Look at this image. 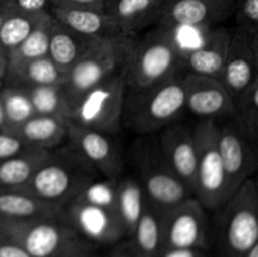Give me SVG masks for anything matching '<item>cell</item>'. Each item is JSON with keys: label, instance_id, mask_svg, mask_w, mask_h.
I'll return each mask as SVG.
<instances>
[{"label": "cell", "instance_id": "4", "mask_svg": "<svg viewBox=\"0 0 258 257\" xmlns=\"http://www.w3.org/2000/svg\"><path fill=\"white\" fill-rule=\"evenodd\" d=\"M98 175L97 170L68 145L49 150L44 163L22 189L43 201L64 207L97 180Z\"/></svg>", "mask_w": 258, "mask_h": 257}, {"label": "cell", "instance_id": "2", "mask_svg": "<svg viewBox=\"0 0 258 257\" xmlns=\"http://www.w3.org/2000/svg\"><path fill=\"white\" fill-rule=\"evenodd\" d=\"M213 213L211 239L219 257H243L258 244V188L252 176Z\"/></svg>", "mask_w": 258, "mask_h": 257}, {"label": "cell", "instance_id": "22", "mask_svg": "<svg viewBox=\"0 0 258 257\" xmlns=\"http://www.w3.org/2000/svg\"><path fill=\"white\" fill-rule=\"evenodd\" d=\"M100 39L101 38L86 37V35L78 34L53 19L49 47H48V57L66 76V73L72 68V66Z\"/></svg>", "mask_w": 258, "mask_h": 257}, {"label": "cell", "instance_id": "21", "mask_svg": "<svg viewBox=\"0 0 258 257\" xmlns=\"http://www.w3.org/2000/svg\"><path fill=\"white\" fill-rule=\"evenodd\" d=\"M49 13L57 22L78 34L92 38H107L123 34L117 23L103 10L70 9L50 7Z\"/></svg>", "mask_w": 258, "mask_h": 257}, {"label": "cell", "instance_id": "13", "mask_svg": "<svg viewBox=\"0 0 258 257\" xmlns=\"http://www.w3.org/2000/svg\"><path fill=\"white\" fill-rule=\"evenodd\" d=\"M218 127V149L233 193L251 178L257 168V143L241 130L233 117L216 121Z\"/></svg>", "mask_w": 258, "mask_h": 257}, {"label": "cell", "instance_id": "33", "mask_svg": "<svg viewBox=\"0 0 258 257\" xmlns=\"http://www.w3.org/2000/svg\"><path fill=\"white\" fill-rule=\"evenodd\" d=\"M77 198L117 213V179H97L91 183Z\"/></svg>", "mask_w": 258, "mask_h": 257}, {"label": "cell", "instance_id": "6", "mask_svg": "<svg viewBox=\"0 0 258 257\" xmlns=\"http://www.w3.org/2000/svg\"><path fill=\"white\" fill-rule=\"evenodd\" d=\"M135 178L146 199L163 211L193 197L190 189L175 175L159 149L156 136L143 135L131 146Z\"/></svg>", "mask_w": 258, "mask_h": 257}, {"label": "cell", "instance_id": "11", "mask_svg": "<svg viewBox=\"0 0 258 257\" xmlns=\"http://www.w3.org/2000/svg\"><path fill=\"white\" fill-rule=\"evenodd\" d=\"M62 218L93 246H116L126 238V232L116 212L73 199L63 207Z\"/></svg>", "mask_w": 258, "mask_h": 257}, {"label": "cell", "instance_id": "42", "mask_svg": "<svg viewBox=\"0 0 258 257\" xmlns=\"http://www.w3.org/2000/svg\"><path fill=\"white\" fill-rule=\"evenodd\" d=\"M9 12L10 10L5 7L4 3H3V0H0V27H2L3 22H4V19L7 18V15L9 14Z\"/></svg>", "mask_w": 258, "mask_h": 257}, {"label": "cell", "instance_id": "38", "mask_svg": "<svg viewBox=\"0 0 258 257\" xmlns=\"http://www.w3.org/2000/svg\"><path fill=\"white\" fill-rule=\"evenodd\" d=\"M156 257H208L206 249L163 248Z\"/></svg>", "mask_w": 258, "mask_h": 257}, {"label": "cell", "instance_id": "10", "mask_svg": "<svg viewBox=\"0 0 258 257\" xmlns=\"http://www.w3.org/2000/svg\"><path fill=\"white\" fill-rule=\"evenodd\" d=\"M211 243L208 211L196 197L164 211L163 248L206 249Z\"/></svg>", "mask_w": 258, "mask_h": 257}, {"label": "cell", "instance_id": "1", "mask_svg": "<svg viewBox=\"0 0 258 257\" xmlns=\"http://www.w3.org/2000/svg\"><path fill=\"white\" fill-rule=\"evenodd\" d=\"M184 52L173 28L156 23L140 39H134L121 73L127 90L158 85L180 75Z\"/></svg>", "mask_w": 258, "mask_h": 257}, {"label": "cell", "instance_id": "17", "mask_svg": "<svg viewBox=\"0 0 258 257\" xmlns=\"http://www.w3.org/2000/svg\"><path fill=\"white\" fill-rule=\"evenodd\" d=\"M156 141L171 170L193 193L197 170V149L193 128L178 121L159 131Z\"/></svg>", "mask_w": 258, "mask_h": 257}, {"label": "cell", "instance_id": "19", "mask_svg": "<svg viewBox=\"0 0 258 257\" xmlns=\"http://www.w3.org/2000/svg\"><path fill=\"white\" fill-rule=\"evenodd\" d=\"M63 207L38 198L25 189L0 190V216L9 221L62 218Z\"/></svg>", "mask_w": 258, "mask_h": 257}, {"label": "cell", "instance_id": "15", "mask_svg": "<svg viewBox=\"0 0 258 257\" xmlns=\"http://www.w3.org/2000/svg\"><path fill=\"white\" fill-rule=\"evenodd\" d=\"M234 0H164L160 24L176 28H212L228 20Z\"/></svg>", "mask_w": 258, "mask_h": 257}, {"label": "cell", "instance_id": "20", "mask_svg": "<svg viewBox=\"0 0 258 257\" xmlns=\"http://www.w3.org/2000/svg\"><path fill=\"white\" fill-rule=\"evenodd\" d=\"M164 0H106L105 12L117 23L121 33L134 35L159 22Z\"/></svg>", "mask_w": 258, "mask_h": 257}, {"label": "cell", "instance_id": "39", "mask_svg": "<svg viewBox=\"0 0 258 257\" xmlns=\"http://www.w3.org/2000/svg\"><path fill=\"white\" fill-rule=\"evenodd\" d=\"M0 257H30L22 246L10 239L0 241Z\"/></svg>", "mask_w": 258, "mask_h": 257}, {"label": "cell", "instance_id": "32", "mask_svg": "<svg viewBox=\"0 0 258 257\" xmlns=\"http://www.w3.org/2000/svg\"><path fill=\"white\" fill-rule=\"evenodd\" d=\"M232 117L241 130L257 143L258 140V80L233 97Z\"/></svg>", "mask_w": 258, "mask_h": 257}, {"label": "cell", "instance_id": "26", "mask_svg": "<svg viewBox=\"0 0 258 257\" xmlns=\"http://www.w3.org/2000/svg\"><path fill=\"white\" fill-rule=\"evenodd\" d=\"M48 150L27 148L0 160V190L24 188L47 159Z\"/></svg>", "mask_w": 258, "mask_h": 257}, {"label": "cell", "instance_id": "34", "mask_svg": "<svg viewBox=\"0 0 258 257\" xmlns=\"http://www.w3.org/2000/svg\"><path fill=\"white\" fill-rule=\"evenodd\" d=\"M237 28L258 37V0H234Z\"/></svg>", "mask_w": 258, "mask_h": 257}, {"label": "cell", "instance_id": "29", "mask_svg": "<svg viewBox=\"0 0 258 257\" xmlns=\"http://www.w3.org/2000/svg\"><path fill=\"white\" fill-rule=\"evenodd\" d=\"M0 103L4 117L3 131L5 133L14 134L25 121L35 115L28 96L18 86L3 85L0 88Z\"/></svg>", "mask_w": 258, "mask_h": 257}, {"label": "cell", "instance_id": "24", "mask_svg": "<svg viewBox=\"0 0 258 257\" xmlns=\"http://www.w3.org/2000/svg\"><path fill=\"white\" fill-rule=\"evenodd\" d=\"M68 121L53 116L34 115L25 121L13 135H17L27 148L53 150L67 140Z\"/></svg>", "mask_w": 258, "mask_h": 257}, {"label": "cell", "instance_id": "31", "mask_svg": "<svg viewBox=\"0 0 258 257\" xmlns=\"http://www.w3.org/2000/svg\"><path fill=\"white\" fill-rule=\"evenodd\" d=\"M47 13L25 14V13L9 12L0 27V50L5 55L9 54L29 35V33L37 27L38 23Z\"/></svg>", "mask_w": 258, "mask_h": 257}, {"label": "cell", "instance_id": "36", "mask_svg": "<svg viewBox=\"0 0 258 257\" xmlns=\"http://www.w3.org/2000/svg\"><path fill=\"white\" fill-rule=\"evenodd\" d=\"M24 149H27V146L17 135L0 131V160L10 158Z\"/></svg>", "mask_w": 258, "mask_h": 257}, {"label": "cell", "instance_id": "47", "mask_svg": "<svg viewBox=\"0 0 258 257\" xmlns=\"http://www.w3.org/2000/svg\"><path fill=\"white\" fill-rule=\"evenodd\" d=\"M3 85H4V83H3V81H0V88L3 87Z\"/></svg>", "mask_w": 258, "mask_h": 257}, {"label": "cell", "instance_id": "44", "mask_svg": "<svg viewBox=\"0 0 258 257\" xmlns=\"http://www.w3.org/2000/svg\"><path fill=\"white\" fill-rule=\"evenodd\" d=\"M5 238V218L0 216V241Z\"/></svg>", "mask_w": 258, "mask_h": 257}, {"label": "cell", "instance_id": "14", "mask_svg": "<svg viewBox=\"0 0 258 257\" xmlns=\"http://www.w3.org/2000/svg\"><path fill=\"white\" fill-rule=\"evenodd\" d=\"M185 112L201 120L221 121L233 115V97L217 78L188 73L181 76Z\"/></svg>", "mask_w": 258, "mask_h": 257}, {"label": "cell", "instance_id": "16", "mask_svg": "<svg viewBox=\"0 0 258 257\" xmlns=\"http://www.w3.org/2000/svg\"><path fill=\"white\" fill-rule=\"evenodd\" d=\"M257 39L258 37L248 34L239 28L231 30L228 50L219 81L232 97L258 80Z\"/></svg>", "mask_w": 258, "mask_h": 257}, {"label": "cell", "instance_id": "40", "mask_svg": "<svg viewBox=\"0 0 258 257\" xmlns=\"http://www.w3.org/2000/svg\"><path fill=\"white\" fill-rule=\"evenodd\" d=\"M110 257H140L130 246L127 242H120L116 244L113 251L111 252Z\"/></svg>", "mask_w": 258, "mask_h": 257}, {"label": "cell", "instance_id": "5", "mask_svg": "<svg viewBox=\"0 0 258 257\" xmlns=\"http://www.w3.org/2000/svg\"><path fill=\"white\" fill-rule=\"evenodd\" d=\"M5 238L22 246L30 257L77 256L93 253L95 249L63 218L5 219Z\"/></svg>", "mask_w": 258, "mask_h": 257}, {"label": "cell", "instance_id": "25", "mask_svg": "<svg viewBox=\"0 0 258 257\" xmlns=\"http://www.w3.org/2000/svg\"><path fill=\"white\" fill-rule=\"evenodd\" d=\"M64 73L48 55L20 63H7L3 83L9 86L63 85Z\"/></svg>", "mask_w": 258, "mask_h": 257}, {"label": "cell", "instance_id": "12", "mask_svg": "<svg viewBox=\"0 0 258 257\" xmlns=\"http://www.w3.org/2000/svg\"><path fill=\"white\" fill-rule=\"evenodd\" d=\"M67 141L83 156L103 179H118L125 168L122 149L115 135L91 130L68 121Z\"/></svg>", "mask_w": 258, "mask_h": 257}, {"label": "cell", "instance_id": "23", "mask_svg": "<svg viewBox=\"0 0 258 257\" xmlns=\"http://www.w3.org/2000/svg\"><path fill=\"white\" fill-rule=\"evenodd\" d=\"M164 211L145 197L143 212L127 237V243L140 257H156L163 249Z\"/></svg>", "mask_w": 258, "mask_h": 257}, {"label": "cell", "instance_id": "27", "mask_svg": "<svg viewBox=\"0 0 258 257\" xmlns=\"http://www.w3.org/2000/svg\"><path fill=\"white\" fill-rule=\"evenodd\" d=\"M145 203V194L135 176L125 175L117 179V214L126 232V238L133 233Z\"/></svg>", "mask_w": 258, "mask_h": 257}, {"label": "cell", "instance_id": "7", "mask_svg": "<svg viewBox=\"0 0 258 257\" xmlns=\"http://www.w3.org/2000/svg\"><path fill=\"white\" fill-rule=\"evenodd\" d=\"M134 39L127 34L101 38L72 66L62 85L71 110L86 91L120 72Z\"/></svg>", "mask_w": 258, "mask_h": 257}, {"label": "cell", "instance_id": "8", "mask_svg": "<svg viewBox=\"0 0 258 257\" xmlns=\"http://www.w3.org/2000/svg\"><path fill=\"white\" fill-rule=\"evenodd\" d=\"M197 170L193 196L208 212H214L229 198L228 178L218 149L216 121L201 120L193 127Z\"/></svg>", "mask_w": 258, "mask_h": 257}, {"label": "cell", "instance_id": "3", "mask_svg": "<svg viewBox=\"0 0 258 257\" xmlns=\"http://www.w3.org/2000/svg\"><path fill=\"white\" fill-rule=\"evenodd\" d=\"M179 75L158 85L126 91L122 125L139 135H155L185 113L183 80Z\"/></svg>", "mask_w": 258, "mask_h": 257}, {"label": "cell", "instance_id": "30", "mask_svg": "<svg viewBox=\"0 0 258 257\" xmlns=\"http://www.w3.org/2000/svg\"><path fill=\"white\" fill-rule=\"evenodd\" d=\"M53 17L48 12L27 38L7 54V63H20L48 55Z\"/></svg>", "mask_w": 258, "mask_h": 257}, {"label": "cell", "instance_id": "43", "mask_svg": "<svg viewBox=\"0 0 258 257\" xmlns=\"http://www.w3.org/2000/svg\"><path fill=\"white\" fill-rule=\"evenodd\" d=\"M243 257H258V244L252 247L247 253L243 254Z\"/></svg>", "mask_w": 258, "mask_h": 257}, {"label": "cell", "instance_id": "9", "mask_svg": "<svg viewBox=\"0 0 258 257\" xmlns=\"http://www.w3.org/2000/svg\"><path fill=\"white\" fill-rule=\"evenodd\" d=\"M126 91L120 71L86 91L72 106L70 121L91 130L116 135L122 127Z\"/></svg>", "mask_w": 258, "mask_h": 257}, {"label": "cell", "instance_id": "37", "mask_svg": "<svg viewBox=\"0 0 258 257\" xmlns=\"http://www.w3.org/2000/svg\"><path fill=\"white\" fill-rule=\"evenodd\" d=\"M50 7L70 8V9L105 10L106 0H49Z\"/></svg>", "mask_w": 258, "mask_h": 257}, {"label": "cell", "instance_id": "45", "mask_svg": "<svg viewBox=\"0 0 258 257\" xmlns=\"http://www.w3.org/2000/svg\"><path fill=\"white\" fill-rule=\"evenodd\" d=\"M3 126H4V117H3L2 103H0V131H3Z\"/></svg>", "mask_w": 258, "mask_h": 257}, {"label": "cell", "instance_id": "28", "mask_svg": "<svg viewBox=\"0 0 258 257\" xmlns=\"http://www.w3.org/2000/svg\"><path fill=\"white\" fill-rule=\"evenodd\" d=\"M29 98L35 115L71 118V106L60 85L18 86Z\"/></svg>", "mask_w": 258, "mask_h": 257}, {"label": "cell", "instance_id": "35", "mask_svg": "<svg viewBox=\"0 0 258 257\" xmlns=\"http://www.w3.org/2000/svg\"><path fill=\"white\" fill-rule=\"evenodd\" d=\"M10 12L25 13V14H39L49 12V0H3Z\"/></svg>", "mask_w": 258, "mask_h": 257}, {"label": "cell", "instance_id": "18", "mask_svg": "<svg viewBox=\"0 0 258 257\" xmlns=\"http://www.w3.org/2000/svg\"><path fill=\"white\" fill-rule=\"evenodd\" d=\"M231 30L224 27L207 28V33L202 43L189 52L184 53V67L188 73L221 77L228 50Z\"/></svg>", "mask_w": 258, "mask_h": 257}, {"label": "cell", "instance_id": "41", "mask_svg": "<svg viewBox=\"0 0 258 257\" xmlns=\"http://www.w3.org/2000/svg\"><path fill=\"white\" fill-rule=\"evenodd\" d=\"M5 67H7V55L0 50V81H3V77H4Z\"/></svg>", "mask_w": 258, "mask_h": 257}, {"label": "cell", "instance_id": "46", "mask_svg": "<svg viewBox=\"0 0 258 257\" xmlns=\"http://www.w3.org/2000/svg\"><path fill=\"white\" fill-rule=\"evenodd\" d=\"M67 257H95V256H93V253H90V254H77V256H67Z\"/></svg>", "mask_w": 258, "mask_h": 257}]
</instances>
